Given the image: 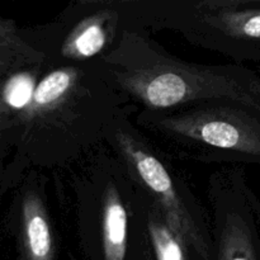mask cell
Instances as JSON below:
<instances>
[{
  "label": "cell",
  "instance_id": "6da1fadb",
  "mask_svg": "<svg viewBox=\"0 0 260 260\" xmlns=\"http://www.w3.org/2000/svg\"><path fill=\"white\" fill-rule=\"evenodd\" d=\"M93 63L122 101L136 102L142 111L206 101H236L260 109V83L250 73L179 60L141 30H119L111 50Z\"/></svg>",
  "mask_w": 260,
  "mask_h": 260
},
{
  "label": "cell",
  "instance_id": "7a4b0ae2",
  "mask_svg": "<svg viewBox=\"0 0 260 260\" xmlns=\"http://www.w3.org/2000/svg\"><path fill=\"white\" fill-rule=\"evenodd\" d=\"M76 235L101 260H128L150 249L149 196L113 151L101 147L74 175Z\"/></svg>",
  "mask_w": 260,
  "mask_h": 260
},
{
  "label": "cell",
  "instance_id": "3957f363",
  "mask_svg": "<svg viewBox=\"0 0 260 260\" xmlns=\"http://www.w3.org/2000/svg\"><path fill=\"white\" fill-rule=\"evenodd\" d=\"M169 157L202 162L260 160V109L236 101L139 111L135 122Z\"/></svg>",
  "mask_w": 260,
  "mask_h": 260
},
{
  "label": "cell",
  "instance_id": "277c9868",
  "mask_svg": "<svg viewBox=\"0 0 260 260\" xmlns=\"http://www.w3.org/2000/svg\"><path fill=\"white\" fill-rule=\"evenodd\" d=\"M103 141L161 210L173 233L201 260H212V236L207 207L162 152L122 107L107 123Z\"/></svg>",
  "mask_w": 260,
  "mask_h": 260
},
{
  "label": "cell",
  "instance_id": "5b68a950",
  "mask_svg": "<svg viewBox=\"0 0 260 260\" xmlns=\"http://www.w3.org/2000/svg\"><path fill=\"white\" fill-rule=\"evenodd\" d=\"M206 200L212 260H258V210L241 170L223 168L212 173Z\"/></svg>",
  "mask_w": 260,
  "mask_h": 260
},
{
  "label": "cell",
  "instance_id": "8992f818",
  "mask_svg": "<svg viewBox=\"0 0 260 260\" xmlns=\"http://www.w3.org/2000/svg\"><path fill=\"white\" fill-rule=\"evenodd\" d=\"M80 8L69 14L75 22L55 46V58L61 65L93 62L111 50L122 29L116 2L80 3Z\"/></svg>",
  "mask_w": 260,
  "mask_h": 260
},
{
  "label": "cell",
  "instance_id": "52a82bcc",
  "mask_svg": "<svg viewBox=\"0 0 260 260\" xmlns=\"http://www.w3.org/2000/svg\"><path fill=\"white\" fill-rule=\"evenodd\" d=\"M22 228L27 260H53L50 220L37 192L25 193L22 203Z\"/></svg>",
  "mask_w": 260,
  "mask_h": 260
},
{
  "label": "cell",
  "instance_id": "ba28073f",
  "mask_svg": "<svg viewBox=\"0 0 260 260\" xmlns=\"http://www.w3.org/2000/svg\"><path fill=\"white\" fill-rule=\"evenodd\" d=\"M146 226L154 260H201L175 236L160 207L150 196L146 207Z\"/></svg>",
  "mask_w": 260,
  "mask_h": 260
},
{
  "label": "cell",
  "instance_id": "9c48e42d",
  "mask_svg": "<svg viewBox=\"0 0 260 260\" xmlns=\"http://www.w3.org/2000/svg\"><path fill=\"white\" fill-rule=\"evenodd\" d=\"M41 63L27 66L14 71L0 86V103L8 112L22 113L32 103L37 86V74Z\"/></svg>",
  "mask_w": 260,
  "mask_h": 260
},
{
  "label": "cell",
  "instance_id": "30bf717a",
  "mask_svg": "<svg viewBox=\"0 0 260 260\" xmlns=\"http://www.w3.org/2000/svg\"><path fill=\"white\" fill-rule=\"evenodd\" d=\"M45 56L43 51L28 52L0 43V78L10 75L14 71L27 66L42 63L45 61Z\"/></svg>",
  "mask_w": 260,
  "mask_h": 260
},
{
  "label": "cell",
  "instance_id": "8fae6325",
  "mask_svg": "<svg viewBox=\"0 0 260 260\" xmlns=\"http://www.w3.org/2000/svg\"><path fill=\"white\" fill-rule=\"evenodd\" d=\"M0 43L2 45L12 46V47L18 48V50L28 51V52L40 51L37 48L32 47L30 45H28L23 38H20L14 23L10 22V20L0 19Z\"/></svg>",
  "mask_w": 260,
  "mask_h": 260
},
{
  "label": "cell",
  "instance_id": "7c38bea8",
  "mask_svg": "<svg viewBox=\"0 0 260 260\" xmlns=\"http://www.w3.org/2000/svg\"><path fill=\"white\" fill-rule=\"evenodd\" d=\"M7 109L4 108V106H3L2 103H0V122H3V119H4V116L7 114Z\"/></svg>",
  "mask_w": 260,
  "mask_h": 260
},
{
  "label": "cell",
  "instance_id": "4fadbf2b",
  "mask_svg": "<svg viewBox=\"0 0 260 260\" xmlns=\"http://www.w3.org/2000/svg\"><path fill=\"white\" fill-rule=\"evenodd\" d=\"M144 260H154V259H152V256H151V249H150V250L147 251L146 255H145Z\"/></svg>",
  "mask_w": 260,
  "mask_h": 260
}]
</instances>
